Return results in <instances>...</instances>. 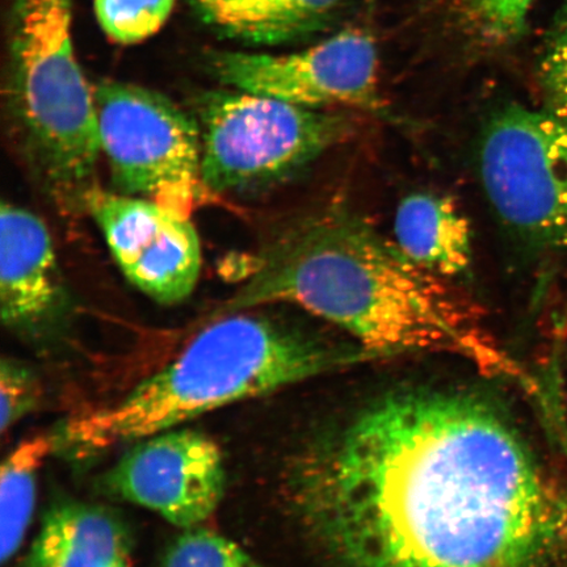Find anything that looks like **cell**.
<instances>
[{"label": "cell", "mask_w": 567, "mask_h": 567, "mask_svg": "<svg viewBox=\"0 0 567 567\" xmlns=\"http://www.w3.org/2000/svg\"><path fill=\"white\" fill-rule=\"evenodd\" d=\"M287 491L343 567H567V482L477 395L382 396L303 451Z\"/></svg>", "instance_id": "obj_1"}, {"label": "cell", "mask_w": 567, "mask_h": 567, "mask_svg": "<svg viewBox=\"0 0 567 567\" xmlns=\"http://www.w3.org/2000/svg\"><path fill=\"white\" fill-rule=\"evenodd\" d=\"M281 303L334 324L375 358L452 354L537 389L495 342L476 305L349 209L326 208L290 226L212 319Z\"/></svg>", "instance_id": "obj_2"}, {"label": "cell", "mask_w": 567, "mask_h": 567, "mask_svg": "<svg viewBox=\"0 0 567 567\" xmlns=\"http://www.w3.org/2000/svg\"><path fill=\"white\" fill-rule=\"evenodd\" d=\"M374 354L336 346L286 319L248 309L212 319L172 363L112 405L84 411L63 430L82 452L179 427L233 403L259 399Z\"/></svg>", "instance_id": "obj_3"}, {"label": "cell", "mask_w": 567, "mask_h": 567, "mask_svg": "<svg viewBox=\"0 0 567 567\" xmlns=\"http://www.w3.org/2000/svg\"><path fill=\"white\" fill-rule=\"evenodd\" d=\"M73 0H16L11 140L56 208L87 212L102 145L94 90L73 42Z\"/></svg>", "instance_id": "obj_4"}, {"label": "cell", "mask_w": 567, "mask_h": 567, "mask_svg": "<svg viewBox=\"0 0 567 567\" xmlns=\"http://www.w3.org/2000/svg\"><path fill=\"white\" fill-rule=\"evenodd\" d=\"M202 177L210 195L250 196L279 186L354 133L351 118L239 90L196 102Z\"/></svg>", "instance_id": "obj_5"}, {"label": "cell", "mask_w": 567, "mask_h": 567, "mask_svg": "<svg viewBox=\"0 0 567 567\" xmlns=\"http://www.w3.org/2000/svg\"><path fill=\"white\" fill-rule=\"evenodd\" d=\"M94 96L113 190L190 217L210 195L202 177L196 116L161 92L133 83L103 81Z\"/></svg>", "instance_id": "obj_6"}, {"label": "cell", "mask_w": 567, "mask_h": 567, "mask_svg": "<svg viewBox=\"0 0 567 567\" xmlns=\"http://www.w3.org/2000/svg\"><path fill=\"white\" fill-rule=\"evenodd\" d=\"M482 186L517 238L567 248V123L520 104L495 110L477 144Z\"/></svg>", "instance_id": "obj_7"}, {"label": "cell", "mask_w": 567, "mask_h": 567, "mask_svg": "<svg viewBox=\"0 0 567 567\" xmlns=\"http://www.w3.org/2000/svg\"><path fill=\"white\" fill-rule=\"evenodd\" d=\"M205 63L224 86L303 109L382 110L378 49L360 30H346L290 54L210 52Z\"/></svg>", "instance_id": "obj_8"}, {"label": "cell", "mask_w": 567, "mask_h": 567, "mask_svg": "<svg viewBox=\"0 0 567 567\" xmlns=\"http://www.w3.org/2000/svg\"><path fill=\"white\" fill-rule=\"evenodd\" d=\"M87 213L125 278L142 293L162 305L193 295L202 272V244L189 216L101 187L90 194Z\"/></svg>", "instance_id": "obj_9"}, {"label": "cell", "mask_w": 567, "mask_h": 567, "mask_svg": "<svg viewBox=\"0 0 567 567\" xmlns=\"http://www.w3.org/2000/svg\"><path fill=\"white\" fill-rule=\"evenodd\" d=\"M117 498L151 509L173 526L200 527L215 514L226 487L218 444L203 432L168 430L142 441L106 476Z\"/></svg>", "instance_id": "obj_10"}, {"label": "cell", "mask_w": 567, "mask_h": 567, "mask_svg": "<svg viewBox=\"0 0 567 567\" xmlns=\"http://www.w3.org/2000/svg\"><path fill=\"white\" fill-rule=\"evenodd\" d=\"M73 300L44 221L9 202L0 208V316L20 338L42 340L65 328Z\"/></svg>", "instance_id": "obj_11"}, {"label": "cell", "mask_w": 567, "mask_h": 567, "mask_svg": "<svg viewBox=\"0 0 567 567\" xmlns=\"http://www.w3.org/2000/svg\"><path fill=\"white\" fill-rule=\"evenodd\" d=\"M394 243L415 265L446 280L472 264L471 224L449 196L415 193L403 198L395 210Z\"/></svg>", "instance_id": "obj_12"}, {"label": "cell", "mask_w": 567, "mask_h": 567, "mask_svg": "<svg viewBox=\"0 0 567 567\" xmlns=\"http://www.w3.org/2000/svg\"><path fill=\"white\" fill-rule=\"evenodd\" d=\"M125 524L106 509L80 503L52 509L27 557V567H104L130 557Z\"/></svg>", "instance_id": "obj_13"}, {"label": "cell", "mask_w": 567, "mask_h": 567, "mask_svg": "<svg viewBox=\"0 0 567 567\" xmlns=\"http://www.w3.org/2000/svg\"><path fill=\"white\" fill-rule=\"evenodd\" d=\"M346 0H193L213 31L251 45H278L323 30Z\"/></svg>", "instance_id": "obj_14"}, {"label": "cell", "mask_w": 567, "mask_h": 567, "mask_svg": "<svg viewBox=\"0 0 567 567\" xmlns=\"http://www.w3.org/2000/svg\"><path fill=\"white\" fill-rule=\"evenodd\" d=\"M59 439L35 435L18 444L3 460L0 471V559L6 564L17 555L30 528L39 472Z\"/></svg>", "instance_id": "obj_15"}, {"label": "cell", "mask_w": 567, "mask_h": 567, "mask_svg": "<svg viewBox=\"0 0 567 567\" xmlns=\"http://www.w3.org/2000/svg\"><path fill=\"white\" fill-rule=\"evenodd\" d=\"M176 0H95L99 25L117 44H138L166 24Z\"/></svg>", "instance_id": "obj_16"}, {"label": "cell", "mask_w": 567, "mask_h": 567, "mask_svg": "<svg viewBox=\"0 0 567 567\" xmlns=\"http://www.w3.org/2000/svg\"><path fill=\"white\" fill-rule=\"evenodd\" d=\"M162 567H264L238 544L216 532L184 530L168 549Z\"/></svg>", "instance_id": "obj_17"}, {"label": "cell", "mask_w": 567, "mask_h": 567, "mask_svg": "<svg viewBox=\"0 0 567 567\" xmlns=\"http://www.w3.org/2000/svg\"><path fill=\"white\" fill-rule=\"evenodd\" d=\"M480 38L493 44L512 42L523 33L532 0H458Z\"/></svg>", "instance_id": "obj_18"}, {"label": "cell", "mask_w": 567, "mask_h": 567, "mask_svg": "<svg viewBox=\"0 0 567 567\" xmlns=\"http://www.w3.org/2000/svg\"><path fill=\"white\" fill-rule=\"evenodd\" d=\"M42 384L32 368L21 361L3 358L0 364V430L7 434L23 417L38 410Z\"/></svg>", "instance_id": "obj_19"}, {"label": "cell", "mask_w": 567, "mask_h": 567, "mask_svg": "<svg viewBox=\"0 0 567 567\" xmlns=\"http://www.w3.org/2000/svg\"><path fill=\"white\" fill-rule=\"evenodd\" d=\"M538 83L544 110L567 123V0L545 44Z\"/></svg>", "instance_id": "obj_20"}, {"label": "cell", "mask_w": 567, "mask_h": 567, "mask_svg": "<svg viewBox=\"0 0 567 567\" xmlns=\"http://www.w3.org/2000/svg\"><path fill=\"white\" fill-rule=\"evenodd\" d=\"M104 567H130V564H127V558L116 559V561H113Z\"/></svg>", "instance_id": "obj_21"}]
</instances>
